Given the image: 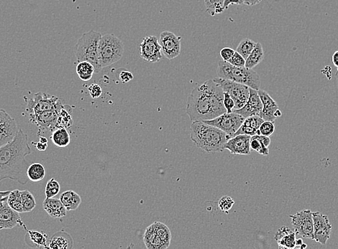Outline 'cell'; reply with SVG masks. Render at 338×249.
Wrapping results in <instances>:
<instances>
[{"label":"cell","instance_id":"cell-52","mask_svg":"<svg viewBox=\"0 0 338 249\" xmlns=\"http://www.w3.org/2000/svg\"><path fill=\"white\" fill-rule=\"evenodd\" d=\"M39 141H40L41 142H42V143H48V139H47L46 137H40V140H39Z\"/></svg>","mask_w":338,"mask_h":249},{"label":"cell","instance_id":"cell-35","mask_svg":"<svg viewBox=\"0 0 338 249\" xmlns=\"http://www.w3.org/2000/svg\"><path fill=\"white\" fill-rule=\"evenodd\" d=\"M151 225H152L153 228H154L155 231L160 236L161 239L167 245L170 246L171 233H170V229H169L168 226L167 225L164 224V223H161V222L158 221L154 222Z\"/></svg>","mask_w":338,"mask_h":249},{"label":"cell","instance_id":"cell-50","mask_svg":"<svg viewBox=\"0 0 338 249\" xmlns=\"http://www.w3.org/2000/svg\"><path fill=\"white\" fill-rule=\"evenodd\" d=\"M332 61H333L334 66L337 68V71H338V51H336L334 54H333V57H332Z\"/></svg>","mask_w":338,"mask_h":249},{"label":"cell","instance_id":"cell-27","mask_svg":"<svg viewBox=\"0 0 338 249\" xmlns=\"http://www.w3.org/2000/svg\"><path fill=\"white\" fill-rule=\"evenodd\" d=\"M25 241L27 244H29L31 247L36 248L49 249L47 235L45 233L39 232V231H28L25 236Z\"/></svg>","mask_w":338,"mask_h":249},{"label":"cell","instance_id":"cell-42","mask_svg":"<svg viewBox=\"0 0 338 249\" xmlns=\"http://www.w3.org/2000/svg\"><path fill=\"white\" fill-rule=\"evenodd\" d=\"M90 97L92 99H98L100 97L102 94V89L99 85L97 83H92L88 87Z\"/></svg>","mask_w":338,"mask_h":249},{"label":"cell","instance_id":"cell-9","mask_svg":"<svg viewBox=\"0 0 338 249\" xmlns=\"http://www.w3.org/2000/svg\"><path fill=\"white\" fill-rule=\"evenodd\" d=\"M244 120L245 118L243 116L233 111L231 113H223L215 119L203 121L210 125L221 129L231 138L241 127Z\"/></svg>","mask_w":338,"mask_h":249},{"label":"cell","instance_id":"cell-48","mask_svg":"<svg viewBox=\"0 0 338 249\" xmlns=\"http://www.w3.org/2000/svg\"><path fill=\"white\" fill-rule=\"evenodd\" d=\"M10 193V190H6V191H0V204L2 202L7 201V198Z\"/></svg>","mask_w":338,"mask_h":249},{"label":"cell","instance_id":"cell-17","mask_svg":"<svg viewBox=\"0 0 338 249\" xmlns=\"http://www.w3.org/2000/svg\"><path fill=\"white\" fill-rule=\"evenodd\" d=\"M251 138L249 135H235L229 139L225 145V149L233 154L249 155L251 152Z\"/></svg>","mask_w":338,"mask_h":249},{"label":"cell","instance_id":"cell-22","mask_svg":"<svg viewBox=\"0 0 338 249\" xmlns=\"http://www.w3.org/2000/svg\"><path fill=\"white\" fill-rule=\"evenodd\" d=\"M42 207L47 213L53 218H61L66 216L67 210L64 207L60 199L46 198L42 203Z\"/></svg>","mask_w":338,"mask_h":249},{"label":"cell","instance_id":"cell-16","mask_svg":"<svg viewBox=\"0 0 338 249\" xmlns=\"http://www.w3.org/2000/svg\"><path fill=\"white\" fill-rule=\"evenodd\" d=\"M263 109V105L258 94V91L250 88V96L246 105L239 109H233V112L239 113L246 119L249 116H260Z\"/></svg>","mask_w":338,"mask_h":249},{"label":"cell","instance_id":"cell-51","mask_svg":"<svg viewBox=\"0 0 338 249\" xmlns=\"http://www.w3.org/2000/svg\"><path fill=\"white\" fill-rule=\"evenodd\" d=\"M274 115L275 116H276V119H277V118L281 117V116H282V111H281L280 109H279H279L276 110V112H275Z\"/></svg>","mask_w":338,"mask_h":249},{"label":"cell","instance_id":"cell-24","mask_svg":"<svg viewBox=\"0 0 338 249\" xmlns=\"http://www.w3.org/2000/svg\"><path fill=\"white\" fill-rule=\"evenodd\" d=\"M48 244L49 249H70L73 248L74 241L69 233L58 231L52 236Z\"/></svg>","mask_w":338,"mask_h":249},{"label":"cell","instance_id":"cell-13","mask_svg":"<svg viewBox=\"0 0 338 249\" xmlns=\"http://www.w3.org/2000/svg\"><path fill=\"white\" fill-rule=\"evenodd\" d=\"M314 222L313 239L318 244L325 245L330 238L333 226L326 215L320 212L312 213Z\"/></svg>","mask_w":338,"mask_h":249},{"label":"cell","instance_id":"cell-55","mask_svg":"<svg viewBox=\"0 0 338 249\" xmlns=\"http://www.w3.org/2000/svg\"><path fill=\"white\" fill-rule=\"evenodd\" d=\"M336 78H337V80H338V71H337V72H336Z\"/></svg>","mask_w":338,"mask_h":249},{"label":"cell","instance_id":"cell-40","mask_svg":"<svg viewBox=\"0 0 338 249\" xmlns=\"http://www.w3.org/2000/svg\"><path fill=\"white\" fill-rule=\"evenodd\" d=\"M234 204H235V201L233 198L228 196H224L219 200L218 206L222 212L228 213L229 211L233 208Z\"/></svg>","mask_w":338,"mask_h":249},{"label":"cell","instance_id":"cell-2","mask_svg":"<svg viewBox=\"0 0 338 249\" xmlns=\"http://www.w3.org/2000/svg\"><path fill=\"white\" fill-rule=\"evenodd\" d=\"M32 152L28 135L19 129L12 141L0 146V181L9 179L21 185L28 183L27 170L30 165L25 157Z\"/></svg>","mask_w":338,"mask_h":249},{"label":"cell","instance_id":"cell-34","mask_svg":"<svg viewBox=\"0 0 338 249\" xmlns=\"http://www.w3.org/2000/svg\"><path fill=\"white\" fill-rule=\"evenodd\" d=\"M207 12L211 16L222 13L225 11L223 8L225 0H204Z\"/></svg>","mask_w":338,"mask_h":249},{"label":"cell","instance_id":"cell-29","mask_svg":"<svg viewBox=\"0 0 338 249\" xmlns=\"http://www.w3.org/2000/svg\"><path fill=\"white\" fill-rule=\"evenodd\" d=\"M50 140L57 147H66L71 142L70 134L67 129L58 127L52 132Z\"/></svg>","mask_w":338,"mask_h":249},{"label":"cell","instance_id":"cell-31","mask_svg":"<svg viewBox=\"0 0 338 249\" xmlns=\"http://www.w3.org/2000/svg\"><path fill=\"white\" fill-rule=\"evenodd\" d=\"M27 176L29 180L37 182L42 180L45 176V169L43 165L39 162H34L30 165L27 170Z\"/></svg>","mask_w":338,"mask_h":249},{"label":"cell","instance_id":"cell-44","mask_svg":"<svg viewBox=\"0 0 338 249\" xmlns=\"http://www.w3.org/2000/svg\"><path fill=\"white\" fill-rule=\"evenodd\" d=\"M235 50L230 48H224L220 50V56L224 61L228 62L229 60L233 57Z\"/></svg>","mask_w":338,"mask_h":249},{"label":"cell","instance_id":"cell-38","mask_svg":"<svg viewBox=\"0 0 338 249\" xmlns=\"http://www.w3.org/2000/svg\"><path fill=\"white\" fill-rule=\"evenodd\" d=\"M60 190H61V186H60L59 182L54 178H51L49 179L45 185V196L48 198H54L59 193Z\"/></svg>","mask_w":338,"mask_h":249},{"label":"cell","instance_id":"cell-5","mask_svg":"<svg viewBox=\"0 0 338 249\" xmlns=\"http://www.w3.org/2000/svg\"><path fill=\"white\" fill-rule=\"evenodd\" d=\"M102 35L94 31L84 33L74 46V53L78 62L87 61L94 66L95 73L102 71L98 60V47Z\"/></svg>","mask_w":338,"mask_h":249},{"label":"cell","instance_id":"cell-10","mask_svg":"<svg viewBox=\"0 0 338 249\" xmlns=\"http://www.w3.org/2000/svg\"><path fill=\"white\" fill-rule=\"evenodd\" d=\"M290 217L296 234L306 239H313L314 222L311 211L303 210L295 215H291Z\"/></svg>","mask_w":338,"mask_h":249},{"label":"cell","instance_id":"cell-8","mask_svg":"<svg viewBox=\"0 0 338 249\" xmlns=\"http://www.w3.org/2000/svg\"><path fill=\"white\" fill-rule=\"evenodd\" d=\"M221 86L224 92L227 93L235 102V108H241L247 102L250 96V88L246 85L233 80L218 78L214 79Z\"/></svg>","mask_w":338,"mask_h":249},{"label":"cell","instance_id":"cell-32","mask_svg":"<svg viewBox=\"0 0 338 249\" xmlns=\"http://www.w3.org/2000/svg\"><path fill=\"white\" fill-rule=\"evenodd\" d=\"M77 73L81 80L85 82L89 81L95 73L94 66L87 61H82L77 65Z\"/></svg>","mask_w":338,"mask_h":249},{"label":"cell","instance_id":"cell-28","mask_svg":"<svg viewBox=\"0 0 338 249\" xmlns=\"http://www.w3.org/2000/svg\"><path fill=\"white\" fill-rule=\"evenodd\" d=\"M73 108L70 105H61L58 108V121H57V128L64 127L67 129H70L73 124L72 113Z\"/></svg>","mask_w":338,"mask_h":249},{"label":"cell","instance_id":"cell-25","mask_svg":"<svg viewBox=\"0 0 338 249\" xmlns=\"http://www.w3.org/2000/svg\"><path fill=\"white\" fill-rule=\"evenodd\" d=\"M270 144H271L270 137L258 135L251 137V149L261 154V155L267 156L269 154Z\"/></svg>","mask_w":338,"mask_h":249},{"label":"cell","instance_id":"cell-41","mask_svg":"<svg viewBox=\"0 0 338 249\" xmlns=\"http://www.w3.org/2000/svg\"><path fill=\"white\" fill-rule=\"evenodd\" d=\"M228 62L236 67H244L246 66V59L237 51L235 52L233 57L229 60Z\"/></svg>","mask_w":338,"mask_h":249},{"label":"cell","instance_id":"cell-15","mask_svg":"<svg viewBox=\"0 0 338 249\" xmlns=\"http://www.w3.org/2000/svg\"><path fill=\"white\" fill-rule=\"evenodd\" d=\"M19 214L9 206L7 201L2 202L0 204V230L12 229L24 225Z\"/></svg>","mask_w":338,"mask_h":249},{"label":"cell","instance_id":"cell-36","mask_svg":"<svg viewBox=\"0 0 338 249\" xmlns=\"http://www.w3.org/2000/svg\"><path fill=\"white\" fill-rule=\"evenodd\" d=\"M21 197L24 213L31 212L36 206L34 195L29 190H25L21 191Z\"/></svg>","mask_w":338,"mask_h":249},{"label":"cell","instance_id":"cell-1","mask_svg":"<svg viewBox=\"0 0 338 249\" xmlns=\"http://www.w3.org/2000/svg\"><path fill=\"white\" fill-rule=\"evenodd\" d=\"M223 100L221 86L214 80H208L192 91L186 112L192 121L211 120L227 112Z\"/></svg>","mask_w":338,"mask_h":249},{"label":"cell","instance_id":"cell-4","mask_svg":"<svg viewBox=\"0 0 338 249\" xmlns=\"http://www.w3.org/2000/svg\"><path fill=\"white\" fill-rule=\"evenodd\" d=\"M219 78L230 80L242 83L254 90L260 89V76L254 69L244 67H236L227 61H219L217 69Z\"/></svg>","mask_w":338,"mask_h":249},{"label":"cell","instance_id":"cell-49","mask_svg":"<svg viewBox=\"0 0 338 249\" xmlns=\"http://www.w3.org/2000/svg\"><path fill=\"white\" fill-rule=\"evenodd\" d=\"M262 0H243V4L249 6H254L260 4Z\"/></svg>","mask_w":338,"mask_h":249},{"label":"cell","instance_id":"cell-43","mask_svg":"<svg viewBox=\"0 0 338 249\" xmlns=\"http://www.w3.org/2000/svg\"><path fill=\"white\" fill-rule=\"evenodd\" d=\"M223 103L227 110V113L233 112V110L235 108V102L231 97L226 92H224Z\"/></svg>","mask_w":338,"mask_h":249},{"label":"cell","instance_id":"cell-46","mask_svg":"<svg viewBox=\"0 0 338 249\" xmlns=\"http://www.w3.org/2000/svg\"><path fill=\"white\" fill-rule=\"evenodd\" d=\"M232 4H237V5H241L243 4V0H225L224 1L223 8L224 9H228Z\"/></svg>","mask_w":338,"mask_h":249},{"label":"cell","instance_id":"cell-6","mask_svg":"<svg viewBox=\"0 0 338 249\" xmlns=\"http://www.w3.org/2000/svg\"><path fill=\"white\" fill-rule=\"evenodd\" d=\"M124 53V44L113 34L102 36L98 47V60L102 69L119 61Z\"/></svg>","mask_w":338,"mask_h":249},{"label":"cell","instance_id":"cell-21","mask_svg":"<svg viewBox=\"0 0 338 249\" xmlns=\"http://www.w3.org/2000/svg\"><path fill=\"white\" fill-rule=\"evenodd\" d=\"M264 120L259 116H249L246 118L239 129L234 135H246L252 137L258 135L259 128Z\"/></svg>","mask_w":338,"mask_h":249},{"label":"cell","instance_id":"cell-20","mask_svg":"<svg viewBox=\"0 0 338 249\" xmlns=\"http://www.w3.org/2000/svg\"><path fill=\"white\" fill-rule=\"evenodd\" d=\"M296 235L295 230L290 229L288 227L282 226L278 229L274 236L275 240L277 243L279 249H294L296 248Z\"/></svg>","mask_w":338,"mask_h":249},{"label":"cell","instance_id":"cell-39","mask_svg":"<svg viewBox=\"0 0 338 249\" xmlns=\"http://www.w3.org/2000/svg\"><path fill=\"white\" fill-rule=\"evenodd\" d=\"M275 132L274 122L270 121H264L259 128L258 135L270 137Z\"/></svg>","mask_w":338,"mask_h":249},{"label":"cell","instance_id":"cell-54","mask_svg":"<svg viewBox=\"0 0 338 249\" xmlns=\"http://www.w3.org/2000/svg\"><path fill=\"white\" fill-rule=\"evenodd\" d=\"M299 248L301 249H304L307 248V245H306V244H304V243H303V244H301V246H300Z\"/></svg>","mask_w":338,"mask_h":249},{"label":"cell","instance_id":"cell-37","mask_svg":"<svg viewBox=\"0 0 338 249\" xmlns=\"http://www.w3.org/2000/svg\"><path fill=\"white\" fill-rule=\"evenodd\" d=\"M255 45H256V42H254V40L249 38H245L240 42L236 51L246 60L255 48Z\"/></svg>","mask_w":338,"mask_h":249},{"label":"cell","instance_id":"cell-47","mask_svg":"<svg viewBox=\"0 0 338 249\" xmlns=\"http://www.w3.org/2000/svg\"><path fill=\"white\" fill-rule=\"evenodd\" d=\"M32 144L36 145L35 146H36V149L40 152H45L48 148V143H42L40 141L39 142H32Z\"/></svg>","mask_w":338,"mask_h":249},{"label":"cell","instance_id":"cell-45","mask_svg":"<svg viewBox=\"0 0 338 249\" xmlns=\"http://www.w3.org/2000/svg\"><path fill=\"white\" fill-rule=\"evenodd\" d=\"M119 78L122 83H127L133 79V75H132V72L128 71L123 70L120 72Z\"/></svg>","mask_w":338,"mask_h":249},{"label":"cell","instance_id":"cell-11","mask_svg":"<svg viewBox=\"0 0 338 249\" xmlns=\"http://www.w3.org/2000/svg\"><path fill=\"white\" fill-rule=\"evenodd\" d=\"M181 37L170 31L161 33L159 41L162 54L169 60H173L181 53Z\"/></svg>","mask_w":338,"mask_h":249},{"label":"cell","instance_id":"cell-26","mask_svg":"<svg viewBox=\"0 0 338 249\" xmlns=\"http://www.w3.org/2000/svg\"><path fill=\"white\" fill-rule=\"evenodd\" d=\"M59 199L67 211H76L82 203L80 195L73 190H67L61 193Z\"/></svg>","mask_w":338,"mask_h":249},{"label":"cell","instance_id":"cell-19","mask_svg":"<svg viewBox=\"0 0 338 249\" xmlns=\"http://www.w3.org/2000/svg\"><path fill=\"white\" fill-rule=\"evenodd\" d=\"M258 94L263 105V109L260 116L264 121H270L274 122L276 119L274 113L279 109L277 104L271 97V96L263 90H258Z\"/></svg>","mask_w":338,"mask_h":249},{"label":"cell","instance_id":"cell-18","mask_svg":"<svg viewBox=\"0 0 338 249\" xmlns=\"http://www.w3.org/2000/svg\"><path fill=\"white\" fill-rule=\"evenodd\" d=\"M57 111H45V112L31 114L30 121L36 124L40 131L45 130L53 132L57 128V121H58Z\"/></svg>","mask_w":338,"mask_h":249},{"label":"cell","instance_id":"cell-30","mask_svg":"<svg viewBox=\"0 0 338 249\" xmlns=\"http://www.w3.org/2000/svg\"><path fill=\"white\" fill-rule=\"evenodd\" d=\"M264 58V53H263V46L260 42H256L255 48L251 54L246 60V67L248 69H253L255 66H258Z\"/></svg>","mask_w":338,"mask_h":249},{"label":"cell","instance_id":"cell-33","mask_svg":"<svg viewBox=\"0 0 338 249\" xmlns=\"http://www.w3.org/2000/svg\"><path fill=\"white\" fill-rule=\"evenodd\" d=\"M7 203L12 209L19 213H23V203H22L21 191L19 190L10 191L7 198Z\"/></svg>","mask_w":338,"mask_h":249},{"label":"cell","instance_id":"cell-53","mask_svg":"<svg viewBox=\"0 0 338 249\" xmlns=\"http://www.w3.org/2000/svg\"><path fill=\"white\" fill-rule=\"evenodd\" d=\"M303 240L301 239H298L296 241V247L298 246V247H300V246L301 245V244H303Z\"/></svg>","mask_w":338,"mask_h":249},{"label":"cell","instance_id":"cell-7","mask_svg":"<svg viewBox=\"0 0 338 249\" xmlns=\"http://www.w3.org/2000/svg\"><path fill=\"white\" fill-rule=\"evenodd\" d=\"M27 102L26 111L30 115L57 111L62 105L58 98L42 92L36 93L33 98L28 99Z\"/></svg>","mask_w":338,"mask_h":249},{"label":"cell","instance_id":"cell-3","mask_svg":"<svg viewBox=\"0 0 338 249\" xmlns=\"http://www.w3.org/2000/svg\"><path fill=\"white\" fill-rule=\"evenodd\" d=\"M190 130L191 140L197 147L208 153L222 152L230 138L221 129L201 121H193Z\"/></svg>","mask_w":338,"mask_h":249},{"label":"cell","instance_id":"cell-23","mask_svg":"<svg viewBox=\"0 0 338 249\" xmlns=\"http://www.w3.org/2000/svg\"><path fill=\"white\" fill-rule=\"evenodd\" d=\"M143 241L148 249H166L169 247L155 231L152 225L148 226L145 230L143 235Z\"/></svg>","mask_w":338,"mask_h":249},{"label":"cell","instance_id":"cell-14","mask_svg":"<svg viewBox=\"0 0 338 249\" xmlns=\"http://www.w3.org/2000/svg\"><path fill=\"white\" fill-rule=\"evenodd\" d=\"M18 130L15 119L4 109H0V146L12 141Z\"/></svg>","mask_w":338,"mask_h":249},{"label":"cell","instance_id":"cell-12","mask_svg":"<svg viewBox=\"0 0 338 249\" xmlns=\"http://www.w3.org/2000/svg\"><path fill=\"white\" fill-rule=\"evenodd\" d=\"M140 57L150 63H158L162 59V51L156 36H146L140 45Z\"/></svg>","mask_w":338,"mask_h":249}]
</instances>
